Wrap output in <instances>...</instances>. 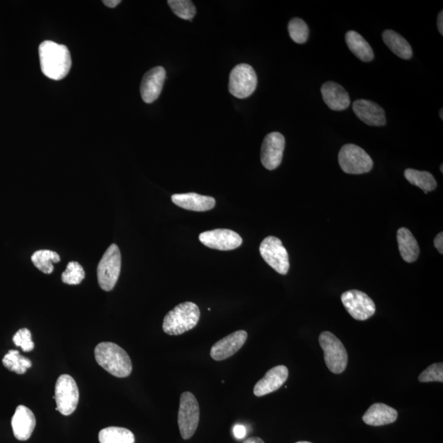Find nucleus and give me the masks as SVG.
I'll return each instance as SVG.
<instances>
[{"label":"nucleus","instance_id":"f257e3e1","mask_svg":"<svg viewBox=\"0 0 443 443\" xmlns=\"http://www.w3.org/2000/svg\"><path fill=\"white\" fill-rule=\"evenodd\" d=\"M40 68L48 79L59 81L69 74L71 67L69 50L64 45L46 40L39 46Z\"/></svg>","mask_w":443,"mask_h":443},{"label":"nucleus","instance_id":"f03ea898","mask_svg":"<svg viewBox=\"0 0 443 443\" xmlns=\"http://www.w3.org/2000/svg\"><path fill=\"white\" fill-rule=\"evenodd\" d=\"M98 364L107 372L117 378H127L132 371L130 355L118 345L105 342L98 344L95 349Z\"/></svg>","mask_w":443,"mask_h":443},{"label":"nucleus","instance_id":"7ed1b4c3","mask_svg":"<svg viewBox=\"0 0 443 443\" xmlns=\"http://www.w3.org/2000/svg\"><path fill=\"white\" fill-rule=\"evenodd\" d=\"M200 317V309L195 303L179 304L164 317L163 330L171 336H178L197 326Z\"/></svg>","mask_w":443,"mask_h":443},{"label":"nucleus","instance_id":"20e7f679","mask_svg":"<svg viewBox=\"0 0 443 443\" xmlns=\"http://www.w3.org/2000/svg\"><path fill=\"white\" fill-rule=\"evenodd\" d=\"M318 342L328 369L336 374L343 373L347 367L348 354L343 343L330 332L319 335Z\"/></svg>","mask_w":443,"mask_h":443},{"label":"nucleus","instance_id":"39448f33","mask_svg":"<svg viewBox=\"0 0 443 443\" xmlns=\"http://www.w3.org/2000/svg\"><path fill=\"white\" fill-rule=\"evenodd\" d=\"M120 250L115 244L107 249L97 269L98 282L102 290L110 292L115 287L121 272Z\"/></svg>","mask_w":443,"mask_h":443},{"label":"nucleus","instance_id":"423d86ee","mask_svg":"<svg viewBox=\"0 0 443 443\" xmlns=\"http://www.w3.org/2000/svg\"><path fill=\"white\" fill-rule=\"evenodd\" d=\"M339 166L343 171L348 174H363L373 168V159L362 148L347 144L340 149Z\"/></svg>","mask_w":443,"mask_h":443},{"label":"nucleus","instance_id":"0eeeda50","mask_svg":"<svg viewBox=\"0 0 443 443\" xmlns=\"http://www.w3.org/2000/svg\"><path fill=\"white\" fill-rule=\"evenodd\" d=\"M200 421V406L195 396L189 391H185L180 398L178 411V426L180 434L183 439L192 437Z\"/></svg>","mask_w":443,"mask_h":443},{"label":"nucleus","instance_id":"6e6552de","mask_svg":"<svg viewBox=\"0 0 443 443\" xmlns=\"http://www.w3.org/2000/svg\"><path fill=\"white\" fill-rule=\"evenodd\" d=\"M54 399L56 410L62 415H70L76 410L79 401V390L76 381L70 375H61L57 380Z\"/></svg>","mask_w":443,"mask_h":443},{"label":"nucleus","instance_id":"1a4fd4ad","mask_svg":"<svg viewBox=\"0 0 443 443\" xmlns=\"http://www.w3.org/2000/svg\"><path fill=\"white\" fill-rule=\"evenodd\" d=\"M260 252L262 258L278 274L286 275L290 269L289 255L282 241L276 236H267L261 242Z\"/></svg>","mask_w":443,"mask_h":443},{"label":"nucleus","instance_id":"9d476101","mask_svg":"<svg viewBox=\"0 0 443 443\" xmlns=\"http://www.w3.org/2000/svg\"><path fill=\"white\" fill-rule=\"evenodd\" d=\"M257 76L253 68L249 64L236 65L231 70L229 79V91L239 99H245L253 94L257 86Z\"/></svg>","mask_w":443,"mask_h":443},{"label":"nucleus","instance_id":"9b49d317","mask_svg":"<svg viewBox=\"0 0 443 443\" xmlns=\"http://www.w3.org/2000/svg\"><path fill=\"white\" fill-rule=\"evenodd\" d=\"M341 300L347 312L357 321H367L372 317L376 311L374 301L363 292L347 291L343 293Z\"/></svg>","mask_w":443,"mask_h":443},{"label":"nucleus","instance_id":"f8f14e48","mask_svg":"<svg viewBox=\"0 0 443 443\" xmlns=\"http://www.w3.org/2000/svg\"><path fill=\"white\" fill-rule=\"evenodd\" d=\"M285 149V138L280 132L267 134L261 146V163L267 170L280 166Z\"/></svg>","mask_w":443,"mask_h":443},{"label":"nucleus","instance_id":"ddd939ff","mask_svg":"<svg viewBox=\"0 0 443 443\" xmlns=\"http://www.w3.org/2000/svg\"><path fill=\"white\" fill-rule=\"evenodd\" d=\"M199 239L209 248L219 251H233L242 244L241 236L230 229H219L205 231L200 234Z\"/></svg>","mask_w":443,"mask_h":443},{"label":"nucleus","instance_id":"4468645a","mask_svg":"<svg viewBox=\"0 0 443 443\" xmlns=\"http://www.w3.org/2000/svg\"><path fill=\"white\" fill-rule=\"evenodd\" d=\"M248 334L244 330L236 331L229 336L219 340L211 348L210 355L212 359L221 362L238 352L244 346Z\"/></svg>","mask_w":443,"mask_h":443},{"label":"nucleus","instance_id":"2eb2a0df","mask_svg":"<svg viewBox=\"0 0 443 443\" xmlns=\"http://www.w3.org/2000/svg\"><path fill=\"white\" fill-rule=\"evenodd\" d=\"M166 71L163 67H156L143 76L141 84V95L144 102L151 104L161 96Z\"/></svg>","mask_w":443,"mask_h":443},{"label":"nucleus","instance_id":"dca6fc26","mask_svg":"<svg viewBox=\"0 0 443 443\" xmlns=\"http://www.w3.org/2000/svg\"><path fill=\"white\" fill-rule=\"evenodd\" d=\"M353 111L360 120L369 126L382 127L387 123L385 111L374 102L355 100L353 103Z\"/></svg>","mask_w":443,"mask_h":443},{"label":"nucleus","instance_id":"f3484780","mask_svg":"<svg viewBox=\"0 0 443 443\" xmlns=\"http://www.w3.org/2000/svg\"><path fill=\"white\" fill-rule=\"evenodd\" d=\"M288 369L284 365H277L267 371L265 377L255 385L254 394L263 396L274 393L285 384L288 378Z\"/></svg>","mask_w":443,"mask_h":443},{"label":"nucleus","instance_id":"a211bd4d","mask_svg":"<svg viewBox=\"0 0 443 443\" xmlns=\"http://www.w3.org/2000/svg\"><path fill=\"white\" fill-rule=\"evenodd\" d=\"M37 420L33 412L25 405H19L12 419L14 437L19 441H27L32 436Z\"/></svg>","mask_w":443,"mask_h":443},{"label":"nucleus","instance_id":"6ab92c4d","mask_svg":"<svg viewBox=\"0 0 443 443\" xmlns=\"http://www.w3.org/2000/svg\"><path fill=\"white\" fill-rule=\"evenodd\" d=\"M321 93L323 101L332 110H345L351 105L347 91L336 82H326L321 87Z\"/></svg>","mask_w":443,"mask_h":443},{"label":"nucleus","instance_id":"aec40b11","mask_svg":"<svg viewBox=\"0 0 443 443\" xmlns=\"http://www.w3.org/2000/svg\"><path fill=\"white\" fill-rule=\"evenodd\" d=\"M171 199L178 207L195 212L209 211L214 209L216 205L214 198L197 193L174 194Z\"/></svg>","mask_w":443,"mask_h":443},{"label":"nucleus","instance_id":"412c9836","mask_svg":"<svg viewBox=\"0 0 443 443\" xmlns=\"http://www.w3.org/2000/svg\"><path fill=\"white\" fill-rule=\"evenodd\" d=\"M398 413L395 409L384 403L371 405L363 416V421L370 426H383L394 423Z\"/></svg>","mask_w":443,"mask_h":443},{"label":"nucleus","instance_id":"4be33fe9","mask_svg":"<svg viewBox=\"0 0 443 443\" xmlns=\"http://www.w3.org/2000/svg\"><path fill=\"white\" fill-rule=\"evenodd\" d=\"M399 251L403 259L407 263H413L419 258L420 246L411 231L406 228H401L396 234Z\"/></svg>","mask_w":443,"mask_h":443},{"label":"nucleus","instance_id":"5701e85b","mask_svg":"<svg viewBox=\"0 0 443 443\" xmlns=\"http://www.w3.org/2000/svg\"><path fill=\"white\" fill-rule=\"evenodd\" d=\"M346 42L350 50L363 62L372 61L374 59V51L367 40L355 30H350L346 34Z\"/></svg>","mask_w":443,"mask_h":443},{"label":"nucleus","instance_id":"b1692460","mask_svg":"<svg viewBox=\"0 0 443 443\" xmlns=\"http://www.w3.org/2000/svg\"><path fill=\"white\" fill-rule=\"evenodd\" d=\"M383 40L386 45L396 56L403 59H410L413 55L408 41L401 35L391 30H386L383 33Z\"/></svg>","mask_w":443,"mask_h":443},{"label":"nucleus","instance_id":"393cba45","mask_svg":"<svg viewBox=\"0 0 443 443\" xmlns=\"http://www.w3.org/2000/svg\"><path fill=\"white\" fill-rule=\"evenodd\" d=\"M404 175L407 181L423 190L425 194L437 188L436 180L429 172L408 168L405 170Z\"/></svg>","mask_w":443,"mask_h":443},{"label":"nucleus","instance_id":"a878e982","mask_svg":"<svg viewBox=\"0 0 443 443\" xmlns=\"http://www.w3.org/2000/svg\"><path fill=\"white\" fill-rule=\"evenodd\" d=\"M100 443H135V436L130 430L120 427H109L99 434Z\"/></svg>","mask_w":443,"mask_h":443},{"label":"nucleus","instance_id":"bb28decb","mask_svg":"<svg viewBox=\"0 0 443 443\" xmlns=\"http://www.w3.org/2000/svg\"><path fill=\"white\" fill-rule=\"evenodd\" d=\"M32 261L44 274L50 275L54 271L53 263H59L60 256L52 251L40 250L35 252L32 256Z\"/></svg>","mask_w":443,"mask_h":443},{"label":"nucleus","instance_id":"cd10ccee","mask_svg":"<svg viewBox=\"0 0 443 443\" xmlns=\"http://www.w3.org/2000/svg\"><path fill=\"white\" fill-rule=\"evenodd\" d=\"M3 364L8 369L18 374H23L32 367L30 360L21 355L16 350H11L4 355Z\"/></svg>","mask_w":443,"mask_h":443},{"label":"nucleus","instance_id":"c85d7f7f","mask_svg":"<svg viewBox=\"0 0 443 443\" xmlns=\"http://www.w3.org/2000/svg\"><path fill=\"white\" fill-rule=\"evenodd\" d=\"M288 33L294 42L297 44H305L309 38L310 30L305 21L295 18L290 21L288 24Z\"/></svg>","mask_w":443,"mask_h":443},{"label":"nucleus","instance_id":"c756f323","mask_svg":"<svg viewBox=\"0 0 443 443\" xmlns=\"http://www.w3.org/2000/svg\"><path fill=\"white\" fill-rule=\"evenodd\" d=\"M168 4L174 14L180 18L190 21L197 14V8L190 0H169Z\"/></svg>","mask_w":443,"mask_h":443},{"label":"nucleus","instance_id":"7c9ffc66","mask_svg":"<svg viewBox=\"0 0 443 443\" xmlns=\"http://www.w3.org/2000/svg\"><path fill=\"white\" fill-rule=\"evenodd\" d=\"M85 278V271L79 263H69L66 270L62 274V280L66 284L79 285Z\"/></svg>","mask_w":443,"mask_h":443},{"label":"nucleus","instance_id":"2f4dec72","mask_svg":"<svg viewBox=\"0 0 443 443\" xmlns=\"http://www.w3.org/2000/svg\"><path fill=\"white\" fill-rule=\"evenodd\" d=\"M420 383L443 382V364H431L419 376Z\"/></svg>","mask_w":443,"mask_h":443},{"label":"nucleus","instance_id":"473e14b6","mask_svg":"<svg viewBox=\"0 0 443 443\" xmlns=\"http://www.w3.org/2000/svg\"><path fill=\"white\" fill-rule=\"evenodd\" d=\"M13 341L17 347L22 348L24 352H32L35 347V344L32 340V333L28 328L20 329L14 335Z\"/></svg>","mask_w":443,"mask_h":443},{"label":"nucleus","instance_id":"72a5a7b5","mask_svg":"<svg viewBox=\"0 0 443 443\" xmlns=\"http://www.w3.org/2000/svg\"><path fill=\"white\" fill-rule=\"evenodd\" d=\"M234 434L236 439H244L246 435V429L245 426L241 425H236L234 429Z\"/></svg>","mask_w":443,"mask_h":443},{"label":"nucleus","instance_id":"f704fd0d","mask_svg":"<svg viewBox=\"0 0 443 443\" xmlns=\"http://www.w3.org/2000/svg\"><path fill=\"white\" fill-rule=\"evenodd\" d=\"M435 246L439 253H443V234L440 233L437 235L435 239Z\"/></svg>","mask_w":443,"mask_h":443},{"label":"nucleus","instance_id":"c9c22d12","mask_svg":"<svg viewBox=\"0 0 443 443\" xmlns=\"http://www.w3.org/2000/svg\"><path fill=\"white\" fill-rule=\"evenodd\" d=\"M120 3V0H104V1H103V4H104L105 6L112 8L117 7Z\"/></svg>","mask_w":443,"mask_h":443},{"label":"nucleus","instance_id":"e433bc0d","mask_svg":"<svg viewBox=\"0 0 443 443\" xmlns=\"http://www.w3.org/2000/svg\"><path fill=\"white\" fill-rule=\"evenodd\" d=\"M437 28L441 35H443V12L441 11L437 17Z\"/></svg>","mask_w":443,"mask_h":443},{"label":"nucleus","instance_id":"4c0bfd02","mask_svg":"<svg viewBox=\"0 0 443 443\" xmlns=\"http://www.w3.org/2000/svg\"><path fill=\"white\" fill-rule=\"evenodd\" d=\"M242 443H265V442L260 439V437H250V439L245 440Z\"/></svg>","mask_w":443,"mask_h":443},{"label":"nucleus","instance_id":"58836bf2","mask_svg":"<svg viewBox=\"0 0 443 443\" xmlns=\"http://www.w3.org/2000/svg\"><path fill=\"white\" fill-rule=\"evenodd\" d=\"M442 112H443V110L442 109V110H441V111H440V117H441V120H443Z\"/></svg>","mask_w":443,"mask_h":443},{"label":"nucleus","instance_id":"ea45409f","mask_svg":"<svg viewBox=\"0 0 443 443\" xmlns=\"http://www.w3.org/2000/svg\"><path fill=\"white\" fill-rule=\"evenodd\" d=\"M296 443H312V442H296Z\"/></svg>","mask_w":443,"mask_h":443},{"label":"nucleus","instance_id":"a19ab883","mask_svg":"<svg viewBox=\"0 0 443 443\" xmlns=\"http://www.w3.org/2000/svg\"><path fill=\"white\" fill-rule=\"evenodd\" d=\"M440 169H441V173H443V166H442V164L441 166V168Z\"/></svg>","mask_w":443,"mask_h":443}]
</instances>
